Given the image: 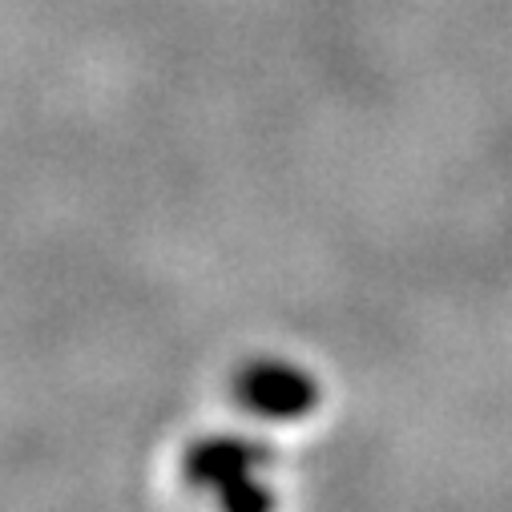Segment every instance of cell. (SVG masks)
Instances as JSON below:
<instances>
[{
	"mask_svg": "<svg viewBox=\"0 0 512 512\" xmlns=\"http://www.w3.org/2000/svg\"><path fill=\"white\" fill-rule=\"evenodd\" d=\"M254 464L259 456L250 452V444L238 440H202L186 456V472L198 488H210L226 504H263L259 492H250Z\"/></svg>",
	"mask_w": 512,
	"mask_h": 512,
	"instance_id": "obj_1",
	"label": "cell"
},
{
	"mask_svg": "<svg viewBox=\"0 0 512 512\" xmlns=\"http://www.w3.org/2000/svg\"><path fill=\"white\" fill-rule=\"evenodd\" d=\"M238 396L246 400V408L263 412L271 420H295L315 404V379L283 359H267L242 375Z\"/></svg>",
	"mask_w": 512,
	"mask_h": 512,
	"instance_id": "obj_2",
	"label": "cell"
}]
</instances>
